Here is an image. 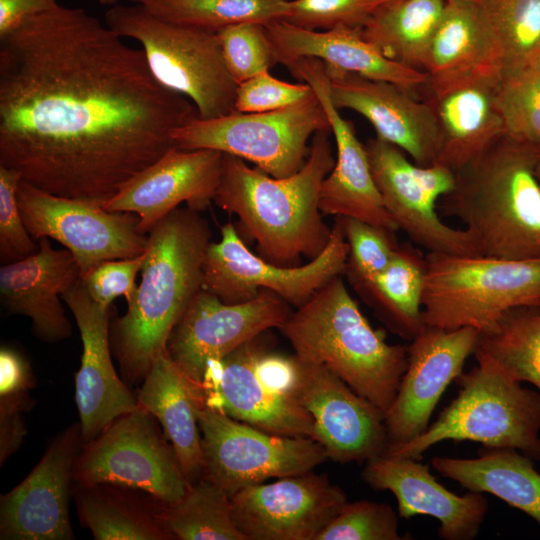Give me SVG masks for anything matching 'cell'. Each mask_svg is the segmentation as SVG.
I'll return each instance as SVG.
<instances>
[{
    "label": "cell",
    "mask_w": 540,
    "mask_h": 540,
    "mask_svg": "<svg viewBox=\"0 0 540 540\" xmlns=\"http://www.w3.org/2000/svg\"><path fill=\"white\" fill-rule=\"evenodd\" d=\"M197 115L83 8L58 4L0 37V165L48 193L103 206Z\"/></svg>",
    "instance_id": "obj_1"
},
{
    "label": "cell",
    "mask_w": 540,
    "mask_h": 540,
    "mask_svg": "<svg viewBox=\"0 0 540 540\" xmlns=\"http://www.w3.org/2000/svg\"><path fill=\"white\" fill-rule=\"evenodd\" d=\"M330 132H317L303 166L283 178L223 154L214 202L238 217L259 256L271 263L297 266L301 258L319 256L328 244L332 229L323 221L318 201L321 184L335 165Z\"/></svg>",
    "instance_id": "obj_2"
},
{
    "label": "cell",
    "mask_w": 540,
    "mask_h": 540,
    "mask_svg": "<svg viewBox=\"0 0 540 540\" xmlns=\"http://www.w3.org/2000/svg\"><path fill=\"white\" fill-rule=\"evenodd\" d=\"M211 236L207 220L187 206L173 210L148 233L140 284L126 314L112 325L115 354L129 381H143L202 289Z\"/></svg>",
    "instance_id": "obj_3"
},
{
    "label": "cell",
    "mask_w": 540,
    "mask_h": 540,
    "mask_svg": "<svg viewBox=\"0 0 540 540\" xmlns=\"http://www.w3.org/2000/svg\"><path fill=\"white\" fill-rule=\"evenodd\" d=\"M535 163V145L505 134L455 172V185L439 199V209L464 223L480 255L540 258Z\"/></svg>",
    "instance_id": "obj_4"
},
{
    "label": "cell",
    "mask_w": 540,
    "mask_h": 540,
    "mask_svg": "<svg viewBox=\"0 0 540 540\" xmlns=\"http://www.w3.org/2000/svg\"><path fill=\"white\" fill-rule=\"evenodd\" d=\"M302 361L341 378L384 415L407 367V345L389 344L348 292L342 275L291 312L280 328Z\"/></svg>",
    "instance_id": "obj_5"
},
{
    "label": "cell",
    "mask_w": 540,
    "mask_h": 540,
    "mask_svg": "<svg viewBox=\"0 0 540 540\" xmlns=\"http://www.w3.org/2000/svg\"><path fill=\"white\" fill-rule=\"evenodd\" d=\"M477 365L456 379L457 397L415 439L387 455L420 460L443 441H472L487 448L516 449L540 461V393L521 385L482 351Z\"/></svg>",
    "instance_id": "obj_6"
},
{
    "label": "cell",
    "mask_w": 540,
    "mask_h": 540,
    "mask_svg": "<svg viewBox=\"0 0 540 540\" xmlns=\"http://www.w3.org/2000/svg\"><path fill=\"white\" fill-rule=\"evenodd\" d=\"M424 325L446 330L492 329L509 310L540 306V258L428 252Z\"/></svg>",
    "instance_id": "obj_7"
},
{
    "label": "cell",
    "mask_w": 540,
    "mask_h": 540,
    "mask_svg": "<svg viewBox=\"0 0 540 540\" xmlns=\"http://www.w3.org/2000/svg\"><path fill=\"white\" fill-rule=\"evenodd\" d=\"M104 22L142 46L155 79L188 98L198 117L235 111L238 84L225 65L215 32L168 22L138 4L108 7Z\"/></svg>",
    "instance_id": "obj_8"
},
{
    "label": "cell",
    "mask_w": 540,
    "mask_h": 540,
    "mask_svg": "<svg viewBox=\"0 0 540 540\" xmlns=\"http://www.w3.org/2000/svg\"><path fill=\"white\" fill-rule=\"evenodd\" d=\"M331 131L325 110L315 95L271 112L194 116L176 128L172 138L181 149H211L251 162L266 174L283 178L305 163L309 140Z\"/></svg>",
    "instance_id": "obj_9"
},
{
    "label": "cell",
    "mask_w": 540,
    "mask_h": 540,
    "mask_svg": "<svg viewBox=\"0 0 540 540\" xmlns=\"http://www.w3.org/2000/svg\"><path fill=\"white\" fill-rule=\"evenodd\" d=\"M266 332L208 371L203 403L261 430L317 441L312 417L289 396L292 359L270 349Z\"/></svg>",
    "instance_id": "obj_10"
},
{
    "label": "cell",
    "mask_w": 540,
    "mask_h": 540,
    "mask_svg": "<svg viewBox=\"0 0 540 540\" xmlns=\"http://www.w3.org/2000/svg\"><path fill=\"white\" fill-rule=\"evenodd\" d=\"M83 444L73 468L79 487L119 485L168 505L191 485L159 422L139 405Z\"/></svg>",
    "instance_id": "obj_11"
},
{
    "label": "cell",
    "mask_w": 540,
    "mask_h": 540,
    "mask_svg": "<svg viewBox=\"0 0 540 540\" xmlns=\"http://www.w3.org/2000/svg\"><path fill=\"white\" fill-rule=\"evenodd\" d=\"M196 411L202 436V476L230 497L270 478L311 472L329 459L325 448L311 438L270 433L204 403L196 405Z\"/></svg>",
    "instance_id": "obj_12"
},
{
    "label": "cell",
    "mask_w": 540,
    "mask_h": 540,
    "mask_svg": "<svg viewBox=\"0 0 540 540\" xmlns=\"http://www.w3.org/2000/svg\"><path fill=\"white\" fill-rule=\"evenodd\" d=\"M291 312L290 304L267 289L237 304L224 303L201 289L166 345V353L183 376L195 404L203 403V385L215 364L269 329H280Z\"/></svg>",
    "instance_id": "obj_13"
},
{
    "label": "cell",
    "mask_w": 540,
    "mask_h": 540,
    "mask_svg": "<svg viewBox=\"0 0 540 540\" xmlns=\"http://www.w3.org/2000/svg\"><path fill=\"white\" fill-rule=\"evenodd\" d=\"M348 244L337 219L323 252L304 265L279 266L254 254L233 223L221 228L203 262L202 289L227 304L247 302L267 289L299 307L336 276L345 274Z\"/></svg>",
    "instance_id": "obj_14"
},
{
    "label": "cell",
    "mask_w": 540,
    "mask_h": 540,
    "mask_svg": "<svg viewBox=\"0 0 540 540\" xmlns=\"http://www.w3.org/2000/svg\"><path fill=\"white\" fill-rule=\"evenodd\" d=\"M365 147L376 187L399 230L428 252L479 254L472 236L445 224L436 210L437 200L455 185L451 169L412 163L404 151L377 136Z\"/></svg>",
    "instance_id": "obj_15"
},
{
    "label": "cell",
    "mask_w": 540,
    "mask_h": 540,
    "mask_svg": "<svg viewBox=\"0 0 540 540\" xmlns=\"http://www.w3.org/2000/svg\"><path fill=\"white\" fill-rule=\"evenodd\" d=\"M17 200L24 224L38 241L59 242L75 258L81 278L107 260L146 252L148 234L131 212L108 211L98 203L60 197L21 181Z\"/></svg>",
    "instance_id": "obj_16"
},
{
    "label": "cell",
    "mask_w": 540,
    "mask_h": 540,
    "mask_svg": "<svg viewBox=\"0 0 540 540\" xmlns=\"http://www.w3.org/2000/svg\"><path fill=\"white\" fill-rule=\"evenodd\" d=\"M294 357L289 395L312 417L328 458L346 464L385 455L384 413L326 367Z\"/></svg>",
    "instance_id": "obj_17"
},
{
    "label": "cell",
    "mask_w": 540,
    "mask_h": 540,
    "mask_svg": "<svg viewBox=\"0 0 540 540\" xmlns=\"http://www.w3.org/2000/svg\"><path fill=\"white\" fill-rule=\"evenodd\" d=\"M347 497L327 475L311 472L247 486L231 496L246 540H315Z\"/></svg>",
    "instance_id": "obj_18"
},
{
    "label": "cell",
    "mask_w": 540,
    "mask_h": 540,
    "mask_svg": "<svg viewBox=\"0 0 540 540\" xmlns=\"http://www.w3.org/2000/svg\"><path fill=\"white\" fill-rule=\"evenodd\" d=\"M479 333L471 327L446 330L424 325L407 345V367L385 414L389 448L407 443L430 424L449 384L474 354Z\"/></svg>",
    "instance_id": "obj_19"
},
{
    "label": "cell",
    "mask_w": 540,
    "mask_h": 540,
    "mask_svg": "<svg viewBox=\"0 0 540 540\" xmlns=\"http://www.w3.org/2000/svg\"><path fill=\"white\" fill-rule=\"evenodd\" d=\"M500 69L485 67L441 78H429L424 100L439 133L434 164L454 173L506 134L497 92Z\"/></svg>",
    "instance_id": "obj_20"
},
{
    "label": "cell",
    "mask_w": 540,
    "mask_h": 540,
    "mask_svg": "<svg viewBox=\"0 0 540 540\" xmlns=\"http://www.w3.org/2000/svg\"><path fill=\"white\" fill-rule=\"evenodd\" d=\"M293 76L311 86L327 115L336 145L335 165L323 180L318 206L323 215L346 216L396 232L374 182L368 154L352 123L340 114L329 94L322 61L298 59L286 66Z\"/></svg>",
    "instance_id": "obj_21"
},
{
    "label": "cell",
    "mask_w": 540,
    "mask_h": 540,
    "mask_svg": "<svg viewBox=\"0 0 540 540\" xmlns=\"http://www.w3.org/2000/svg\"><path fill=\"white\" fill-rule=\"evenodd\" d=\"M81 427L59 433L30 474L0 499V539L71 540L69 491Z\"/></svg>",
    "instance_id": "obj_22"
},
{
    "label": "cell",
    "mask_w": 540,
    "mask_h": 540,
    "mask_svg": "<svg viewBox=\"0 0 540 540\" xmlns=\"http://www.w3.org/2000/svg\"><path fill=\"white\" fill-rule=\"evenodd\" d=\"M223 153L173 146L126 183L103 207L136 214L139 229L148 234L180 204L196 211L214 201L222 172Z\"/></svg>",
    "instance_id": "obj_23"
},
{
    "label": "cell",
    "mask_w": 540,
    "mask_h": 540,
    "mask_svg": "<svg viewBox=\"0 0 540 540\" xmlns=\"http://www.w3.org/2000/svg\"><path fill=\"white\" fill-rule=\"evenodd\" d=\"M325 65V64H324ZM329 94L339 109L366 118L376 136L397 146L420 166L436 161L439 133L432 109L396 84L365 78L325 65Z\"/></svg>",
    "instance_id": "obj_24"
},
{
    "label": "cell",
    "mask_w": 540,
    "mask_h": 540,
    "mask_svg": "<svg viewBox=\"0 0 540 540\" xmlns=\"http://www.w3.org/2000/svg\"><path fill=\"white\" fill-rule=\"evenodd\" d=\"M62 300L76 320L83 346L75 375V401L82 442L87 443L115 419L135 409L138 402L117 375L111 359V307L92 300L81 279L62 295Z\"/></svg>",
    "instance_id": "obj_25"
},
{
    "label": "cell",
    "mask_w": 540,
    "mask_h": 540,
    "mask_svg": "<svg viewBox=\"0 0 540 540\" xmlns=\"http://www.w3.org/2000/svg\"><path fill=\"white\" fill-rule=\"evenodd\" d=\"M361 477L374 490L390 491L400 518L431 516L444 540H473L488 513L484 493L457 495L440 484L418 459L382 455L365 462Z\"/></svg>",
    "instance_id": "obj_26"
},
{
    "label": "cell",
    "mask_w": 540,
    "mask_h": 540,
    "mask_svg": "<svg viewBox=\"0 0 540 540\" xmlns=\"http://www.w3.org/2000/svg\"><path fill=\"white\" fill-rule=\"evenodd\" d=\"M38 244L36 253L2 264L0 302L8 315L30 318L32 331L41 341L56 343L72 334L60 299L81 279V274L69 250L53 248L46 237Z\"/></svg>",
    "instance_id": "obj_27"
},
{
    "label": "cell",
    "mask_w": 540,
    "mask_h": 540,
    "mask_svg": "<svg viewBox=\"0 0 540 540\" xmlns=\"http://www.w3.org/2000/svg\"><path fill=\"white\" fill-rule=\"evenodd\" d=\"M276 63L285 66L302 58H315L326 66L365 78L387 81L409 91L425 86L429 75L386 57L362 35L360 28L338 25L312 30L279 19L264 24Z\"/></svg>",
    "instance_id": "obj_28"
},
{
    "label": "cell",
    "mask_w": 540,
    "mask_h": 540,
    "mask_svg": "<svg viewBox=\"0 0 540 540\" xmlns=\"http://www.w3.org/2000/svg\"><path fill=\"white\" fill-rule=\"evenodd\" d=\"M138 405L159 422L190 484L203 475L202 436L194 398L166 351L157 355L143 379Z\"/></svg>",
    "instance_id": "obj_29"
},
{
    "label": "cell",
    "mask_w": 540,
    "mask_h": 540,
    "mask_svg": "<svg viewBox=\"0 0 540 540\" xmlns=\"http://www.w3.org/2000/svg\"><path fill=\"white\" fill-rule=\"evenodd\" d=\"M431 466L469 491L501 499L540 525V473L518 450L482 447L476 458L436 456Z\"/></svg>",
    "instance_id": "obj_30"
},
{
    "label": "cell",
    "mask_w": 540,
    "mask_h": 540,
    "mask_svg": "<svg viewBox=\"0 0 540 540\" xmlns=\"http://www.w3.org/2000/svg\"><path fill=\"white\" fill-rule=\"evenodd\" d=\"M498 64L482 9L477 0H446L423 70L441 78Z\"/></svg>",
    "instance_id": "obj_31"
},
{
    "label": "cell",
    "mask_w": 540,
    "mask_h": 540,
    "mask_svg": "<svg viewBox=\"0 0 540 540\" xmlns=\"http://www.w3.org/2000/svg\"><path fill=\"white\" fill-rule=\"evenodd\" d=\"M133 489L98 484L77 486L75 500L81 523L96 540H171L158 517V503Z\"/></svg>",
    "instance_id": "obj_32"
},
{
    "label": "cell",
    "mask_w": 540,
    "mask_h": 540,
    "mask_svg": "<svg viewBox=\"0 0 540 540\" xmlns=\"http://www.w3.org/2000/svg\"><path fill=\"white\" fill-rule=\"evenodd\" d=\"M426 256L410 243L399 245L389 265L357 289L396 335L411 341L423 328Z\"/></svg>",
    "instance_id": "obj_33"
},
{
    "label": "cell",
    "mask_w": 540,
    "mask_h": 540,
    "mask_svg": "<svg viewBox=\"0 0 540 540\" xmlns=\"http://www.w3.org/2000/svg\"><path fill=\"white\" fill-rule=\"evenodd\" d=\"M446 0H390L362 24L363 37L391 60L423 70Z\"/></svg>",
    "instance_id": "obj_34"
},
{
    "label": "cell",
    "mask_w": 540,
    "mask_h": 540,
    "mask_svg": "<svg viewBox=\"0 0 540 540\" xmlns=\"http://www.w3.org/2000/svg\"><path fill=\"white\" fill-rule=\"evenodd\" d=\"M157 503L158 517L173 539L246 540L235 523L229 494L203 476L177 502Z\"/></svg>",
    "instance_id": "obj_35"
},
{
    "label": "cell",
    "mask_w": 540,
    "mask_h": 540,
    "mask_svg": "<svg viewBox=\"0 0 540 540\" xmlns=\"http://www.w3.org/2000/svg\"><path fill=\"white\" fill-rule=\"evenodd\" d=\"M482 351L518 382L540 393V306L509 310L489 331L479 334Z\"/></svg>",
    "instance_id": "obj_36"
},
{
    "label": "cell",
    "mask_w": 540,
    "mask_h": 540,
    "mask_svg": "<svg viewBox=\"0 0 540 540\" xmlns=\"http://www.w3.org/2000/svg\"><path fill=\"white\" fill-rule=\"evenodd\" d=\"M129 1L168 22L215 33L235 24L285 19L289 6V0Z\"/></svg>",
    "instance_id": "obj_37"
},
{
    "label": "cell",
    "mask_w": 540,
    "mask_h": 540,
    "mask_svg": "<svg viewBox=\"0 0 540 540\" xmlns=\"http://www.w3.org/2000/svg\"><path fill=\"white\" fill-rule=\"evenodd\" d=\"M500 70L540 61V0H477Z\"/></svg>",
    "instance_id": "obj_38"
},
{
    "label": "cell",
    "mask_w": 540,
    "mask_h": 540,
    "mask_svg": "<svg viewBox=\"0 0 540 540\" xmlns=\"http://www.w3.org/2000/svg\"><path fill=\"white\" fill-rule=\"evenodd\" d=\"M497 99L506 135L537 146L540 143V61L500 70Z\"/></svg>",
    "instance_id": "obj_39"
},
{
    "label": "cell",
    "mask_w": 540,
    "mask_h": 540,
    "mask_svg": "<svg viewBox=\"0 0 540 540\" xmlns=\"http://www.w3.org/2000/svg\"><path fill=\"white\" fill-rule=\"evenodd\" d=\"M348 244L345 269L357 290L371 282L393 259L399 243L395 232L356 218L336 216Z\"/></svg>",
    "instance_id": "obj_40"
},
{
    "label": "cell",
    "mask_w": 540,
    "mask_h": 540,
    "mask_svg": "<svg viewBox=\"0 0 540 540\" xmlns=\"http://www.w3.org/2000/svg\"><path fill=\"white\" fill-rule=\"evenodd\" d=\"M398 512L387 503L368 500L346 502L315 540H401Z\"/></svg>",
    "instance_id": "obj_41"
},
{
    "label": "cell",
    "mask_w": 540,
    "mask_h": 540,
    "mask_svg": "<svg viewBox=\"0 0 540 540\" xmlns=\"http://www.w3.org/2000/svg\"><path fill=\"white\" fill-rule=\"evenodd\" d=\"M216 34L225 65L237 84L269 71L276 64L273 46L264 24H235Z\"/></svg>",
    "instance_id": "obj_42"
},
{
    "label": "cell",
    "mask_w": 540,
    "mask_h": 540,
    "mask_svg": "<svg viewBox=\"0 0 540 540\" xmlns=\"http://www.w3.org/2000/svg\"><path fill=\"white\" fill-rule=\"evenodd\" d=\"M390 0H289L286 20L294 25L326 30L338 25L360 28L382 4Z\"/></svg>",
    "instance_id": "obj_43"
},
{
    "label": "cell",
    "mask_w": 540,
    "mask_h": 540,
    "mask_svg": "<svg viewBox=\"0 0 540 540\" xmlns=\"http://www.w3.org/2000/svg\"><path fill=\"white\" fill-rule=\"evenodd\" d=\"M22 176L0 165V261L8 264L22 260L39 249L22 219L17 190Z\"/></svg>",
    "instance_id": "obj_44"
},
{
    "label": "cell",
    "mask_w": 540,
    "mask_h": 540,
    "mask_svg": "<svg viewBox=\"0 0 540 540\" xmlns=\"http://www.w3.org/2000/svg\"><path fill=\"white\" fill-rule=\"evenodd\" d=\"M313 94L309 84L282 81L267 71L238 84L235 111L261 113L282 110L301 103Z\"/></svg>",
    "instance_id": "obj_45"
},
{
    "label": "cell",
    "mask_w": 540,
    "mask_h": 540,
    "mask_svg": "<svg viewBox=\"0 0 540 540\" xmlns=\"http://www.w3.org/2000/svg\"><path fill=\"white\" fill-rule=\"evenodd\" d=\"M145 258L146 252L133 258L104 261L83 276L81 281L91 299L103 307H111L114 299L120 296L128 304L135 296V278Z\"/></svg>",
    "instance_id": "obj_46"
},
{
    "label": "cell",
    "mask_w": 540,
    "mask_h": 540,
    "mask_svg": "<svg viewBox=\"0 0 540 540\" xmlns=\"http://www.w3.org/2000/svg\"><path fill=\"white\" fill-rule=\"evenodd\" d=\"M29 391L0 395V464L20 447L26 427L23 413L30 408Z\"/></svg>",
    "instance_id": "obj_47"
},
{
    "label": "cell",
    "mask_w": 540,
    "mask_h": 540,
    "mask_svg": "<svg viewBox=\"0 0 540 540\" xmlns=\"http://www.w3.org/2000/svg\"><path fill=\"white\" fill-rule=\"evenodd\" d=\"M34 386L28 361L17 350L0 351V395L29 391Z\"/></svg>",
    "instance_id": "obj_48"
},
{
    "label": "cell",
    "mask_w": 540,
    "mask_h": 540,
    "mask_svg": "<svg viewBox=\"0 0 540 540\" xmlns=\"http://www.w3.org/2000/svg\"><path fill=\"white\" fill-rule=\"evenodd\" d=\"M57 0H0V37L15 30L27 19L55 8Z\"/></svg>",
    "instance_id": "obj_49"
},
{
    "label": "cell",
    "mask_w": 540,
    "mask_h": 540,
    "mask_svg": "<svg viewBox=\"0 0 540 540\" xmlns=\"http://www.w3.org/2000/svg\"><path fill=\"white\" fill-rule=\"evenodd\" d=\"M535 175L540 183V143L536 146Z\"/></svg>",
    "instance_id": "obj_50"
},
{
    "label": "cell",
    "mask_w": 540,
    "mask_h": 540,
    "mask_svg": "<svg viewBox=\"0 0 540 540\" xmlns=\"http://www.w3.org/2000/svg\"><path fill=\"white\" fill-rule=\"evenodd\" d=\"M98 1L102 6L110 7L115 4H118L121 0H98Z\"/></svg>",
    "instance_id": "obj_51"
}]
</instances>
